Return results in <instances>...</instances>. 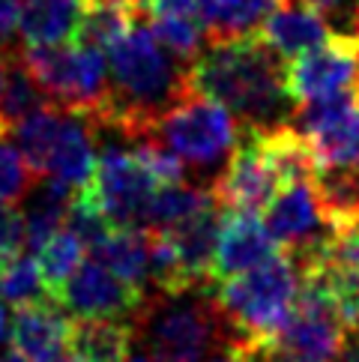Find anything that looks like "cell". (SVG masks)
Wrapping results in <instances>:
<instances>
[{
    "label": "cell",
    "instance_id": "6da1fadb",
    "mask_svg": "<svg viewBox=\"0 0 359 362\" xmlns=\"http://www.w3.org/2000/svg\"><path fill=\"white\" fill-rule=\"evenodd\" d=\"M183 87L222 105L246 129H273L293 108L285 90V60L269 51L258 33L213 42L183 69Z\"/></svg>",
    "mask_w": 359,
    "mask_h": 362
},
{
    "label": "cell",
    "instance_id": "7a4b0ae2",
    "mask_svg": "<svg viewBox=\"0 0 359 362\" xmlns=\"http://www.w3.org/2000/svg\"><path fill=\"white\" fill-rule=\"evenodd\" d=\"M183 93V72L147 24L135 28L108 51V102L96 123H111L135 144Z\"/></svg>",
    "mask_w": 359,
    "mask_h": 362
},
{
    "label": "cell",
    "instance_id": "3957f363",
    "mask_svg": "<svg viewBox=\"0 0 359 362\" xmlns=\"http://www.w3.org/2000/svg\"><path fill=\"white\" fill-rule=\"evenodd\" d=\"M132 341L138 339L153 362H204L216 351H230V335L213 296H147L144 308L132 317Z\"/></svg>",
    "mask_w": 359,
    "mask_h": 362
},
{
    "label": "cell",
    "instance_id": "277c9868",
    "mask_svg": "<svg viewBox=\"0 0 359 362\" xmlns=\"http://www.w3.org/2000/svg\"><path fill=\"white\" fill-rule=\"evenodd\" d=\"M207 293L234 335L230 351H254L288 320L300 293V267L290 255L278 252L273 261L213 284Z\"/></svg>",
    "mask_w": 359,
    "mask_h": 362
},
{
    "label": "cell",
    "instance_id": "5b68a950",
    "mask_svg": "<svg viewBox=\"0 0 359 362\" xmlns=\"http://www.w3.org/2000/svg\"><path fill=\"white\" fill-rule=\"evenodd\" d=\"M21 63L51 105L81 114L96 126V117L108 102L105 54L69 42L54 48H28Z\"/></svg>",
    "mask_w": 359,
    "mask_h": 362
},
{
    "label": "cell",
    "instance_id": "8992f818",
    "mask_svg": "<svg viewBox=\"0 0 359 362\" xmlns=\"http://www.w3.org/2000/svg\"><path fill=\"white\" fill-rule=\"evenodd\" d=\"M147 138L162 144L183 165L210 168L230 156L240 141V126L222 105L189 93L183 87L180 99L168 111H162Z\"/></svg>",
    "mask_w": 359,
    "mask_h": 362
},
{
    "label": "cell",
    "instance_id": "52a82bcc",
    "mask_svg": "<svg viewBox=\"0 0 359 362\" xmlns=\"http://www.w3.org/2000/svg\"><path fill=\"white\" fill-rule=\"evenodd\" d=\"M344 344V327L317 284L300 279V293L288 320L266 344L254 347L273 362H336Z\"/></svg>",
    "mask_w": 359,
    "mask_h": 362
},
{
    "label": "cell",
    "instance_id": "ba28073f",
    "mask_svg": "<svg viewBox=\"0 0 359 362\" xmlns=\"http://www.w3.org/2000/svg\"><path fill=\"white\" fill-rule=\"evenodd\" d=\"M285 90L293 108L359 90V36L332 33L326 42L285 63Z\"/></svg>",
    "mask_w": 359,
    "mask_h": 362
},
{
    "label": "cell",
    "instance_id": "9c48e42d",
    "mask_svg": "<svg viewBox=\"0 0 359 362\" xmlns=\"http://www.w3.org/2000/svg\"><path fill=\"white\" fill-rule=\"evenodd\" d=\"M90 189H93L111 228L144 230L147 206L162 186L150 177V171L138 162L132 150L108 147L96 159V174Z\"/></svg>",
    "mask_w": 359,
    "mask_h": 362
},
{
    "label": "cell",
    "instance_id": "30bf717a",
    "mask_svg": "<svg viewBox=\"0 0 359 362\" xmlns=\"http://www.w3.org/2000/svg\"><path fill=\"white\" fill-rule=\"evenodd\" d=\"M297 132L309 141L317 168H359V90L300 105Z\"/></svg>",
    "mask_w": 359,
    "mask_h": 362
},
{
    "label": "cell",
    "instance_id": "8fae6325",
    "mask_svg": "<svg viewBox=\"0 0 359 362\" xmlns=\"http://www.w3.org/2000/svg\"><path fill=\"white\" fill-rule=\"evenodd\" d=\"M281 192V183L266 162L258 129H246L237 147L230 150L222 177L213 183V198L228 213H258L266 210L273 198Z\"/></svg>",
    "mask_w": 359,
    "mask_h": 362
},
{
    "label": "cell",
    "instance_id": "7c38bea8",
    "mask_svg": "<svg viewBox=\"0 0 359 362\" xmlns=\"http://www.w3.org/2000/svg\"><path fill=\"white\" fill-rule=\"evenodd\" d=\"M147 303V293H141L132 284H126L114 273H108L96 261H84L75 276L63 284L54 305L66 308L78 320H132Z\"/></svg>",
    "mask_w": 359,
    "mask_h": 362
},
{
    "label": "cell",
    "instance_id": "4fadbf2b",
    "mask_svg": "<svg viewBox=\"0 0 359 362\" xmlns=\"http://www.w3.org/2000/svg\"><path fill=\"white\" fill-rule=\"evenodd\" d=\"M264 225L278 249L293 261L314 252L329 234V228L320 218L312 183H293L281 189L264 210Z\"/></svg>",
    "mask_w": 359,
    "mask_h": 362
},
{
    "label": "cell",
    "instance_id": "5bb4252c",
    "mask_svg": "<svg viewBox=\"0 0 359 362\" xmlns=\"http://www.w3.org/2000/svg\"><path fill=\"white\" fill-rule=\"evenodd\" d=\"M278 252L281 249L276 245V240L269 237L266 225L254 213H228L222 218L219 243H216V252L210 261L207 291L213 284L242 276L254 267L273 261Z\"/></svg>",
    "mask_w": 359,
    "mask_h": 362
},
{
    "label": "cell",
    "instance_id": "9a60e30c",
    "mask_svg": "<svg viewBox=\"0 0 359 362\" xmlns=\"http://www.w3.org/2000/svg\"><path fill=\"white\" fill-rule=\"evenodd\" d=\"M72 320L54 303L21 305L12 315L9 347L28 362H60L69 351Z\"/></svg>",
    "mask_w": 359,
    "mask_h": 362
},
{
    "label": "cell",
    "instance_id": "2e32d148",
    "mask_svg": "<svg viewBox=\"0 0 359 362\" xmlns=\"http://www.w3.org/2000/svg\"><path fill=\"white\" fill-rule=\"evenodd\" d=\"M254 33H258L261 42L285 63L305 54V51L317 48L320 42H326L332 36L326 28V18L320 16V12L297 4V0H278L273 6V12L261 21V28Z\"/></svg>",
    "mask_w": 359,
    "mask_h": 362
},
{
    "label": "cell",
    "instance_id": "e0dca14e",
    "mask_svg": "<svg viewBox=\"0 0 359 362\" xmlns=\"http://www.w3.org/2000/svg\"><path fill=\"white\" fill-rule=\"evenodd\" d=\"M93 120L81 117V114L63 111L60 132L54 141L48 159V177L57 183L69 186L72 192H81L93 183L96 174V150H93Z\"/></svg>",
    "mask_w": 359,
    "mask_h": 362
},
{
    "label": "cell",
    "instance_id": "ac0fdd59",
    "mask_svg": "<svg viewBox=\"0 0 359 362\" xmlns=\"http://www.w3.org/2000/svg\"><path fill=\"white\" fill-rule=\"evenodd\" d=\"M222 206H207L204 213L192 216L189 222L177 225L174 230H165L162 237H168L174 252L180 257V267L195 291H207V276H210V261L219 243V228H222Z\"/></svg>",
    "mask_w": 359,
    "mask_h": 362
},
{
    "label": "cell",
    "instance_id": "d6986e66",
    "mask_svg": "<svg viewBox=\"0 0 359 362\" xmlns=\"http://www.w3.org/2000/svg\"><path fill=\"white\" fill-rule=\"evenodd\" d=\"M144 12V0H81V24L75 33V45L108 54Z\"/></svg>",
    "mask_w": 359,
    "mask_h": 362
},
{
    "label": "cell",
    "instance_id": "ffe728a7",
    "mask_svg": "<svg viewBox=\"0 0 359 362\" xmlns=\"http://www.w3.org/2000/svg\"><path fill=\"white\" fill-rule=\"evenodd\" d=\"M81 24V0H24L18 33L28 48H54L75 42Z\"/></svg>",
    "mask_w": 359,
    "mask_h": 362
},
{
    "label": "cell",
    "instance_id": "44dd1931",
    "mask_svg": "<svg viewBox=\"0 0 359 362\" xmlns=\"http://www.w3.org/2000/svg\"><path fill=\"white\" fill-rule=\"evenodd\" d=\"M93 261L102 264L132 284L141 293L150 288V234L147 230H132V228H114L111 234L93 249Z\"/></svg>",
    "mask_w": 359,
    "mask_h": 362
},
{
    "label": "cell",
    "instance_id": "7402d4cb",
    "mask_svg": "<svg viewBox=\"0 0 359 362\" xmlns=\"http://www.w3.org/2000/svg\"><path fill=\"white\" fill-rule=\"evenodd\" d=\"M312 189L320 218L329 230L359 225V168H317Z\"/></svg>",
    "mask_w": 359,
    "mask_h": 362
},
{
    "label": "cell",
    "instance_id": "603a6c76",
    "mask_svg": "<svg viewBox=\"0 0 359 362\" xmlns=\"http://www.w3.org/2000/svg\"><path fill=\"white\" fill-rule=\"evenodd\" d=\"M276 4L278 0H201L198 12L204 30H207V40L213 45L254 33Z\"/></svg>",
    "mask_w": 359,
    "mask_h": 362
},
{
    "label": "cell",
    "instance_id": "cb8c5ba5",
    "mask_svg": "<svg viewBox=\"0 0 359 362\" xmlns=\"http://www.w3.org/2000/svg\"><path fill=\"white\" fill-rule=\"evenodd\" d=\"M75 192L57 180H40L33 186V195L24 206V230H28V249L36 255L42 245L66 225V213Z\"/></svg>",
    "mask_w": 359,
    "mask_h": 362
},
{
    "label": "cell",
    "instance_id": "d4e9b609",
    "mask_svg": "<svg viewBox=\"0 0 359 362\" xmlns=\"http://www.w3.org/2000/svg\"><path fill=\"white\" fill-rule=\"evenodd\" d=\"M132 347V327L123 320H72L69 351L84 362H126Z\"/></svg>",
    "mask_w": 359,
    "mask_h": 362
},
{
    "label": "cell",
    "instance_id": "484cf974",
    "mask_svg": "<svg viewBox=\"0 0 359 362\" xmlns=\"http://www.w3.org/2000/svg\"><path fill=\"white\" fill-rule=\"evenodd\" d=\"M60 120H63V111L48 102V105L28 114L9 135V138H16L12 147L21 153V159L28 162V168L33 171L36 180H45L51 150H54V141L60 132Z\"/></svg>",
    "mask_w": 359,
    "mask_h": 362
},
{
    "label": "cell",
    "instance_id": "4316f807",
    "mask_svg": "<svg viewBox=\"0 0 359 362\" xmlns=\"http://www.w3.org/2000/svg\"><path fill=\"white\" fill-rule=\"evenodd\" d=\"M33 257H36V264H40V273H42V284H45L48 300L54 303L57 293L63 291V284H66L75 276V269L84 264V245H81L78 237L72 234V230L60 228L57 234L51 237Z\"/></svg>",
    "mask_w": 359,
    "mask_h": 362
},
{
    "label": "cell",
    "instance_id": "83f0119b",
    "mask_svg": "<svg viewBox=\"0 0 359 362\" xmlns=\"http://www.w3.org/2000/svg\"><path fill=\"white\" fill-rule=\"evenodd\" d=\"M0 300L6 305H33V303H51L42 284L40 264L33 255H21L6 267H0Z\"/></svg>",
    "mask_w": 359,
    "mask_h": 362
},
{
    "label": "cell",
    "instance_id": "f1b7e54d",
    "mask_svg": "<svg viewBox=\"0 0 359 362\" xmlns=\"http://www.w3.org/2000/svg\"><path fill=\"white\" fill-rule=\"evenodd\" d=\"M40 183L21 159V153L9 144V138H0V204H16Z\"/></svg>",
    "mask_w": 359,
    "mask_h": 362
},
{
    "label": "cell",
    "instance_id": "f546056e",
    "mask_svg": "<svg viewBox=\"0 0 359 362\" xmlns=\"http://www.w3.org/2000/svg\"><path fill=\"white\" fill-rule=\"evenodd\" d=\"M28 230H24V213L16 204H0V267L24 255Z\"/></svg>",
    "mask_w": 359,
    "mask_h": 362
},
{
    "label": "cell",
    "instance_id": "4dcf8cb0",
    "mask_svg": "<svg viewBox=\"0 0 359 362\" xmlns=\"http://www.w3.org/2000/svg\"><path fill=\"white\" fill-rule=\"evenodd\" d=\"M201 0H144L147 16L156 18H201L198 12Z\"/></svg>",
    "mask_w": 359,
    "mask_h": 362
},
{
    "label": "cell",
    "instance_id": "1f68e13d",
    "mask_svg": "<svg viewBox=\"0 0 359 362\" xmlns=\"http://www.w3.org/2000/svg\"><path fill=\"white\" fill-rule=\"evenodd\" d=\"M24 0H0V40H6L18 30V16H21Z\"/></svg>",
    "mask_w": 359,
    "mask_h": 362
},
{
    "label": "cell",
    "instance_id": "d6a6232c",
    "mask_svg": "<svg viewBox=\"0 0 359 362\" xmlns=\"http://www.w3.org/2000/svg\"><path fill=\"white\" fill-rule=\"evenodd\" d=\"M336 362H359V332H351V335H344L341 354L336 356Z\"/></svg>",
    "mask_w": 359,
    "mask_h": 362
},
{
    "label": "cell",
    "instance_id": "836d02e7",
    "mask_svg": "<svg viewBox=\"0 0 359 362\" xmlns=\"http://www.w3.org/2000/svg\"><path fill=\"white\" fill-rule=\"evenodd\" d=\"M297 4L302 6H309L314 12H320V16H326V12H336L341 6V0H297Z\"/></svg>",
    "mask_w": 359,
    "mask_h": 362
},
{
    "label": "cell",
    "instance_id": "e575fe53",
    "mask_svg": "<svg viewBox=\"0 0 359 362\" xmlns=\"http://www.w3.org/2000/svg\"><path fill=\"white\" fill-rule=\"evenodd\" d=\"M12 60H16V54H9L6 48H0V96H4V87H6L9 69H12Z\"/></svg>",
    "mask_w": 359,
    "mask_h": 362
},
{
    "label": "cell",
    "instance_id": "d590c367",
    "mask_svg": "<svg viewBox=\"0 0 359 362\" xmlns=\"http://www.w3.org/2000/svg\"><path fill=\"white\" fill-rule=\"evenodd\" d=\"M9 327H12V317H9V305L0 300V347L9 341Z\"/></svg>",
    "mask_w": 359,
    "mask_h": 362
},
{
    "label": "cell",
    "instance_id": "8d00e7d4",
    "mask_svg": "<svg viewBox=\"0 0 359 362\" xmlns=\"http://www.w3.org/2000/svg\"><path fill=\"white\" fill-rule=\"evenodd\" d=\"M210 362H246V359H242L240 351H225L222 356H216V359H210Z\"/></svg>",
    "mask_w": 359,
    "mask_h": 362
},
{
    "label": "cell",
    "instance_id": "74e56055",
    "mask_svg": "<svg viewBox=\"0 0 359 362\" xmlns=\"http://www.w3.org/2000/svg\"><path fill=\"white\" fill-rule=\"evenodd\" d=\"M126 362H153V359H147L144 354H135V356H129V359H126Z\"/></svg>",
    "mask_w": 359,
    "mask_h": 362
},
{
    "label": "cell",
    "instance_id": "f35d334b",
    "mask_svg": "<svg viewBox=\"0 0 359 362\" xmlns=\"http://www.w3.org/2000/svg\"><path fill=\"white\" fill-rule=\"evenodd\" d=\"M60 362H84V359H78V356H72V354H66V356H63Z\"/></svg>",
    "mask_w": 359,
    "mask_h": 362
},
{
    "label": "cell",
    "instance_id": "ab89813d",
    "mask_svg": "<svg viewBox=\"0 0 359 362\" xmlns=\"http://www.w3.org/2000/svg\"><path fill=\"white\" fill-rule=\"evenodd\" d=\"M356 18H359V0H356Z\"/></svg>",
    "mask_w": 359,
    "mask_h": 362
}]
</instances>
